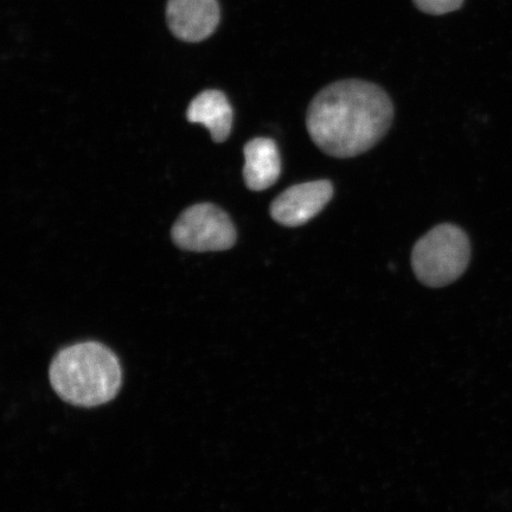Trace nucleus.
I'll use <instances>...</instances> for the list:
<instances>
[{"mask_svg": "<svg viewBox=\"0 0 512 512\" xmlns=\"http://www.w3.org/2000/svg\"><path fill=\"white\" fill-rule=\"evenodd\" d=\"M394 119L388 94L375 83L343 80L331 83L311 101L306 115L310 137L335 158L362 155L386 136Z\"/></svg>", "mask_w": 512, "mask_h": 512, "instance_id": "obj_1", "label": "nucleus"}, {"mask_svg": "<svg viewBox=\"0 0 512 512\" xmlns=\"http://www.w3.org/2000/svg\"><path fill=\"white\" fill-rule=\"evenodd\" d=\"M49 377L57 395L70 405L95 407L117 396L123 382L118 357L106 345H70L51 362Z\"/></svg>", "mask_w": 512, "mask_h": 512, "instance_id": "obj_2", "label": "nucleus"}, {"mask_svg": "<svg viewBox=\"0 0 512 512\" xmlns=\"http://www.w3.org/2000/svg\"><path fill=\"white\" fill-rule=\"evenodd\" d=\"M471 243L462 228L445 223L415 243L412 267L420 283L433 288L454 283L467 270Z\"/></svg>", "mask_w": 512, "mask_h": 512, "instance_id": "obj_3", "label": "nucleus"}, {"mask_svg": "<svg viewBox=\"0 0 512 512\" xmlns=\"http://www.w3.org/2000/svg\"><path fill=\"white\" fill-rule=\"evenodd\" d=\"M176 245L190 252H221L236 242L234 223L224 211L210 203L184 211L172 228Z\"/></svg>", "mask_w": 512, "mask_h": 512, "instance_id": "obj_4", "label": "nucleus"}, {"mask_svg": "<svg viewBox=\"0 0 512 512\" xmlns=\"http://www.w3.org/2000/svg\"><path fill=\"white\" fill-rule=\"evenodd\" d=\"M334 196L329 181H315L293 185L271 204V216L285 227H300L322 211Z\"/></svg>", "mask_w": 512, "mask_h": 512, "instance_id": "obj_5", "label": "nucleus"}, {"mask_svg": "<svg viewBox=\"0 0 512 512\" xmlns=\"http://www.w3.org/2000/svg\"><path fill=\"white\" fill-rule=\"evenodd\" d=\"M169 28L179 40L197 43L214 34L220 23L217 0H169Z\"/></svg>", "mask_w": 512, "mask_h": 512, "instance_id": "obj_6", "label": "nucleus"}, {"mask_svg": "<svg viewBox=\"0 0 512 512\" xmlns=\"http://www.w3.org/2000/svg\"><path fill=\"white\" fill-rule=\"evenodd\" d=\"M243 153V178L249 189L262 191L277 183L281 174V158L274 140L255 138L245 145Z\"/></svg>", "mask_w": 512, "mask_h": 512, "instance_id": "obj_7", "label": "nucleus"}, {"mask_svg": "<svg viewBox=\"0 0 512 512\" xmlns=\"http://www.w3.org/2000/svg\"><path fill=\"white\" fill-rule=\"evenodd\" d=\"M233 108L226 95L215 89L198 94L188 107L190 123L206 126L215 143H223L232 132Z\"/></svg>", "mask_w": 512, "mask_h": 512, "instance_id": "obj_8", "label": "nucleus"}, {"mask_svg": "<svg viewBox=\"0 0 512 512\" xmlns=\"http://www.w3.org/2000/svg\"><path fill=\"white\" fill-rule=\"evenodd\" d=\"M416 8L427 15L441 16L462 8L464 0H413Z\"/></svg>", "mask_w": 512, "mask_h": 512, "instance_id": "obj_9", "label": "nucleus"}]
</instances>
